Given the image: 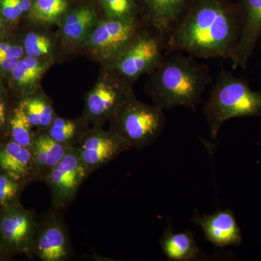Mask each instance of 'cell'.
Returning a JSON list of instances; mask_svg holds the SVG:
<instances>
[{
  "label": "cell",
  "instance_id": "obj_3",
  "mask_svg": "<svg viewBox=\"0 0 261 261\" xmlns=\"http://www.w3.org/2000/svg\"><path fill=\"white\" fill-rule=\"evenodd\" d=\"M204 113L211 137L216 138L228 120L261 116V90H253L243 79L222 71L211 89Z\"/></svg>",
  "mask_w": 261,
  "mask_h": 261
},
{
  "label": "cell",
  "instance_id": "obj_9",
  "mask_svg": "<svg viewBox=\"0 0 261 261\" xmlns=\"http://www.w3.org/2000/svg\"><path fill=\"white\" fill-rule=\"evenodd\" d=\"M135 20L107 18L94 27L87 42L99 58L113 63L122 49L135 37Z\"/></svg>",
  "mask_w": 261,
  "mask_h": 261
},
{
  "label": "cell",
  "instance_id": "obj_5",
  "mask_svg": "<svg viewBox=\"0 0 261 261\" xmlns=\"http://www.w3.org/2000/svg\"><path fill=\"white\" fill-rule=\"evenodd\" d=\"M89 173L82 162L78 146L70 147L63 159L44 178L56 210L64 208L74 199Z\"/></svg>",
  "mask_w": 261,
  "mask_h": 261
},
{
  "label": "cell",
  "instance_id": "obj_2",
  "mask_svg": "<svg viewBox=\"0 0 261 261\" xmlns=\"http://www.w3.org/2000/svg\"><path fill=\"white\" fill-rule=\"evenodd\" d=\"M154 71L151 97L162 109L195 108L210 82L207 68L184 56L163 60Z\"/></svg>",
  "mask_w": 261,
  "mask_h": 261
},
{
  "label": "cell",
  "instance_id": "obj_32",
  "mask_svg": "<svg viewBox=\"0 0 261 261\" xmlns=\"http://www.w3.org/2000/svg\"><path fill=\"white\" fill-rule=\"evenodd\" d=\"M1 258H2V257H1V256H0V260H2V259H1Z\"/></svg>",
  "mask_w": 261,
  "mask_h": 261
},
{
  "label": "cell",
  "instance_id": "obj_16",
  "mask_svg": "<svg viewBox=\"0 0 261 261\" xmlns=\"http://www.w3.org/2000/svg\"><path fill=\"white\" fill-rule=\"evenodd\" d=\"M147 15L160 32L174 28L192 0H140Z\"/></svg>",
  "mask_w": 261,
  "mask_h": 261
},
{
  "label": "cell",
  "instance_id": "obj_1",
  "mask_svg": "<svg viewBox=\"0 0 261 261\" xmlns=\"http://www.w3.org/2000/svg\"><path fill=\"white\" fill-rule=\"evenodd\" d=\"M168 47L200 58H231L241 34V9L228 0H192Z\"/></svg>",
  "mask_w": 261,
  "mask_h": 261
},
{
  "label": "cell",
  "instance_id": "obj_18",
  "mask_svg": "<svg viewBox=\"0 0 261 261\" xmlns=\"http://www.w3.org/2000/svg\"><path fill=\"white\" fill-rule=\"evenodd\" d=\"M96 23L93 8L82 6L64 14L62 20V33L67 40L80 42L87 39Z\"/></svg>",
  "mask_w": 261,
  "mask_h": 261
},
{
  "label": "cell",
  "instance_id": "obj_17",
  "mask_svg": "<svg viewBox=\"0 0 261 261\" xmlns=\"http://www.w3.org/2000/svg\"><path fill=\"white\" fill-rule=\"evenodd\" d=\"M0 168L10 178L22 181L32 175L33 161L31 149L22 147L14 141L0 148Z\"/></svg>",
  "mask_w": 261,
  "mask_h": 261
},
{
  "label": "cell",
  "instance_id": "obj_31",
  "mask_svg": "<svg viewBox=\"0 0 261 261\" xmlns=\"http://www.w3.org/2000/svg\"><path fill=\"white\" fill-rule=\"evenodd\" d=\"M3 31H4V25H3V17L0 15V38L3 35Z\"/></svg>",
  "mask_w": 261,
  "mask_h": 261
},
{
  "label": "cell",
  "instance_id": "obj_25",
  "mask_svg": "<svg viewBox=\"0 0 261 261\" xmlns=\"http://www.w3.org/2000/svg\"><path fill=\"white\" fill-rule=\"evenodd\" d=\"M23 49L27 56L42 58L51 51V43L47 36L37 33H29L25 36Z\"/></svg>",
  "mask_w": 261,
  "mask_h": 261
},
{
  "label": "cell",
  "instance_id": "obj_7",
  "mask_svg": "<svg viewBox=\"0 0 261 261\" xmlns=\"http://www.w3.org/2000/svg\"><path fill=\"white\" fill-rule=\"evenodd\" d=\"M33 254L42 261L70 260L73 250L63 218L50 213L37 222Z\"/></svg>",
  "mask_w": 261,
  "mask_h": 261
},
{
  "label": "cell",
  "instance_id": "obj_12",
  "mask_svg": "<svg viewBox=\"0 0 261 261\" xmlns=\"http://www.w3.org/2000/svg\"><path fill=\"white\" fill-rule=\"evenodd\" d=\"M241 34L230 59L233 67L245 68L261 36V0H240Z\"/></svg>",
  "mask_w": 261,
  "mask_h": 261
},
{
  "label": "cell",
  "instance_id": "obj_30",
  "mask_svg": "<svg viewBox=\"0 0 261 261\" xmlns=\"http://www.w3.org/2000/svg\"><path fill=\"white\" fill-rule=\"evenodd\" d=\"M6 118V107L5 102L0 99V127L4 125Z\"/></svg>",
  "mask_w": 261,
  "mask_h": 261
},
{
  "label": "cell",
  "instance_id": "obj_8",
  "mask_svg": "<svg viewBox=\"0 0 261 261\" xmlns=\"http://www.w3.org/2000/svg\"><path fill=\"white\" fill-rule=\"evenodd\" d=\"M77 146L89 175L130 149L112 130H105L98 126L86 130Z\"/></svg>",
  "mask_w": 261,
  "mask_h": 261
},
{
  "label": "cell",
  "instance_id": "obj_4",
  "mask_svg": "<svg viewBox=\"0 0 261 261\" xmlns=\"http://www.w3.org/2000/svg\"><path fill=\"white\" fill-rule=\"evenodd\" d=\"M111 130L130 148L145 149L159 138L164 128L163 109L128 98L111 118Z\"/></svg>",
  "mask_w": 261,
  "mask_h": 261
},
{
  "label": "cell",
  "instance_id": "obj_14",
  "mask_svg": "<svg viewBox=\"0 0 261 261\" xmlns=\"http://www.w3.org/2000/svg\"><path fill=\"white\" fill-rule=\"evenodd\" d=\"M69 147L56 142L47 133L40 134L34 137L30 149L32 154L33 177L39 181H44L63 159Z\"/></svg>",
  "mask_w": 261,
  "mask_h": 261
},
{
  "label": "cell",
  "instance_id": "obj_15",
  "mask_svg": "<svg viewBox=\"0 0 261 261\" xmlns=\"http://www.w3.org/2000/svg\"><path fill=\"white\" fill-rule=\"evenodd\" d=\"M160 246L165 256L171 261L199 260L203 257L191 230L174 232L171 223L163 231Z\"/></svg>",
  "mask_w": 261,
  "mask_h": 261
},
{
  "label": "cell",
  "instance_id": "obj_33",
  "mask_svg": "<svg viewBox=\"0 0 261 261\" xmlns=\"http://www.w3.org/2000/svg\"><path fill=\"white\" fill-rule=\"evenodd\" d=\"M260 40H261V36H260Z\"/></svg>",
  "mask_w": 261,
  "mask_h": 261
},
{
  "label": "cell",
  "instance_id": "obj_27",
  "mask_svg": "<svg viewBox=\"0 0 261 261\" xmlns=\"http://www.w3.org/2000/svg\"><path fill=\"white\" fill-rule=\"evenodd\" d=\"M19 181L5 174H0V206L8 207L14 203L18 196L20 185Z\"/></svg>",
  "mask_w": 261,
  "mask_h": 261
},
{
  "label": "cell",
  "instance_id": "obj_11",
  "mask_svg": "<svg viewBox=\"0 0 261 261\" xmlns=\"http://www.w3.org/2000/svg\"><path fill=\"white\" fill-rule=\"evenodd\" d=\"M192 222L200 226L206 240L214 246L223 248L228 246H239L243 243L241 229L235 219L234 214L230 209L219 210L214 214L196 212Z\"/></svg>",
  "mask_w": 261,
  "mask_h": 261
},
{
  "label": "cell",
  "instance_id": "obj_10",
  "mask_svg": "<svg viewBox=\"0 0 261 261\" xmlns=\"http://www.w3.org/2000/svg\"><path fill=\"white\" fill-rule=\"evenodd\" d=\"M37 226L34 214L14 202L0 217V238L8 248L33 253Z\"/></svg>",
  "mask_w": 261,
  "mask_h": 261
},
{
  "label": "cell",
  "instance_id": "obj_22",
  "mask_svg": "<svg viewBox=\"0 0 261 261\" xmlns=\"http://www.w3.org/2000/svg\"><path fill=\"white\" fill-rule=\"evenodd\" d=\"M68 8L65 0H34L29 14L38 23H57L64 15Z\"/></svg>",
  "mask_w": 261,
  "mask_h": 261
},
{
  "label": "cell",
  "instance_id": "obj_6",
  "mask_svg": "<svg viewBox=\"0 0 261 261\" xmlns=\"http://www.w3.org/2000/svg\"><path fill=\"white\" fill-rule=\"evenodd\" d=\"M163 61L157 38L149 35L135 36L113 61L118 74L133 81L141 75L154 71Z\"/></svg>",
  "mask_w": 261,
  "mask_h": 261
},
{
  "label": "cell",
  "instance_id": "obj_29",
  "mask_svg": "<svg viewBox=\"0 0 261 261\" xmlns=\"http://www.w3.org/2000/svg\"><path fill=\"white\" fill-rule=\"evenodd\" d=\"M20 60L13 58H0V69L3 71L12 72Z\"/></svg>",
  "mask_w": 261,
  "mask_h": 261
},
{
  "label": "cell",
  "instance_id": "obj_21",
  "mask_svg": "<svg viewBox=\"0 0 261 261\" xmlns=\"http://www.w3.org/2000/svg\"><path fill=\"white\" fill-rule=\"evenodd\" d=\"M32 127L47 129L55 118V112L50 103L40 96L27 98L20 103Z\"/></svg>",
  "mask_w": 261,
  "mask_h": 261
},
{
  "label": "cell",
  "instance_id": "obj_20",
  "mask_svg": "<svg viewBox=\"0 0 261 261\" xmlns=\"http://www.w3.org/2000/svg\"><path fill=\"white\" fill-rule=\"evenodd\" d=\"M86 130L76 121L55 117L46 133L58 143L70 147L79 145Z\"/></svg>",
  "mask_w": 261,
  "mask_h": 261
},
{
  "label": "cell",
  "instance_id": "obj_26",
  "mask_svg": "<svg viewBox=\"0 0 261 261\" xmlns=\"http://www.w3.org/2000/svg\"><path fill=\"white\" fill-rule=\"evenodd\" d=\"M34 0H0V15L5 20L15 21L29 13Z\"/></svg>",
  "mask_w": 261,
  "mask_h": 261
},
{
  "label": "cell",
  "instance_id": "obj_28",
  "mask_svg": "<svg viewBox=\"0 0 261 261\" xmlns=\"http://www.w3.org/2000/svg\"><path fill=\"white\" fill-rule=\"evenodd\" d=\"M25 51L23 47L18 44L8 42L0 43V58H13L21 59Z\"/></svg>",
  "mask_w": 261,
  "mask_h": 261
},
{
  "label": "cell",
  "instance_id": "obj_19",
  "mask_svg": "<svg viewBox=\"0 0 261 261\" xmlns=\"http://www.w3.org/2000/svg\"><path fill=\"white\" fill-rule=\"evenodd\" d=\"M46 68L47 63L41 58L24 57L11 72L12 78L19 88L31 90L37 86Z\"/></svg>",
  "mask_w": 261,
  "mask_h": 261
},
{
  "label": "cell",
  "instance_id": "obj_13",
  "mask_svg": "<svg viewBox=\"0 0 261 261\" xmlns=\"http://www.w3.org/2000/svg\"><path fill=\"white\" fill-rule=\"evenodd\" d=\"M132 95L123 87L112 82L97 84L88 94L86 100L87 118L94 123H103L112 118Z\"/></svg>",
  "mask_w": 261,
  "mask_h": 261
},
{
  "label": "cell",
  "instance_id": "obj_24",
  "mask_svg": "<svg viewBox=\"0 0 261 261\" xmlns=\"http://www.w3.org/2000/svg\"><path fill=\"white\" fill-rule=\"evenodd\" d=\"M108 18L135 20L137 5L135 0H101Z\"/></svg>",
  "mask_w": 261,
  "mask_h": 261
},
{
  "label": "cell",
  "instance_id": "obj_23",
  "mask_svg": "<svg viewBox=\"0 0 261 261\" xmlns=\"http://www.w3.org/2000/svg\"><path fill=\"white\" fill-rule=\"evenodd\" d=\"M32 126L21 106L15 108L10 121L12 138L22 147L31 149L34 141Z\"/></svg>",
  "mask_w": 261,
  "mask_h": 261
}]
</instances>
